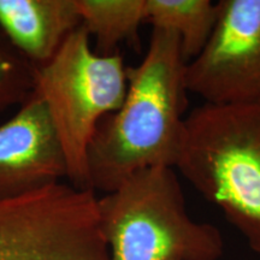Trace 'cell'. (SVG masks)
<instances>
[{
	"instance_id": "5",
	"label": "cell",
	"mask_w": 260,
	"mask_h": 260,
	"mask_svg": "<svg viewBox=\"0 0 260 260\" xmlns=\"http://www.w3.org/2000/svg\"><path fill=\"white\" fill-rule=\"evenodd\" d=\"M206 46L187 63L186 84L211 105L260 103V0H220Z\"/></svg>"
},
{
	"instance_id": "7",
	"label": "cell",
	"mask_w": 260,
	"mask_h": 260,
	"mask_svg": "<svg viewBox=\"0 0 260 260\" xmlns=\"http://www.w3.org/2000/svg\"><path fill=\"white\" fill-rule=\"evenodd\" d=\"M0 260H68L65 224L50 191L0 197Z\"/></svg>"
},
{
	"instance_id": "8",
	"label": "cell",
	"mask_w": 260,
	"mask_h": 260,
	"mask_svg": "<svg viewBox=\"0 0 260 260\" xmlns=\"http://www.w3.org/2000/svg\"><path fill=\"white\" fill-rule=\"evenodd\" d=\"M81 23L76 0H0V29L35 67L56 56Z\"/></svg>"
},
{
	"instance_id": "10",
	"label": "cell",
	"mask_w": 260,
	"mask_h": 260,
	"mask_svg": "<svg viewBox=\"0 0 260 260\" xmlns=\"http://www.w3.org/2000/svg\"><path fill=\"white\" fill-rule=\"evenodd\" d=\"M218 18V4L210 0H146V23L178 35L189 63L206 46Z\"/></svg>"
},
{
	"instance_id": "1",
	"label": "cell",
	"mask_w": 260,
	"mask_h": 260,
	"mask_svg": "<svg viewBox=\"0 0 260 260\" xmlns=\"http://www.w3.org/2000/svg\"><path fill=\"white\" fill-rule=\"evenodd\" d=\"M186 68L178 35L153 29L144 59L126 68L122 106L98 124L88 151L90 189L111 193L136 171L177 167L186 134Z\"/></svg>"
},
{
	"instance_id": "4",
	"label": "cell",
	"mask_w": 260,
	"mask_h": 260,
	"mask_svg": "<svg viewBox=\"0 0 260 260\" xmlns=\"http://www.w3.org/2000/svg\"><path fill=\"white\" fill-rule=\"evenodd\" d=\"M126 68L119 52L98 54L82 27L47 64L35 67L34 93L47 107L63 147L67 178L75 188L90 189L89 146L100 121L124 102Z\"/></svg>"
},
{
	"instance_id": "11",
	"label": "cell",
	"mask_w": 260,
	"mask_h": 260,
	"mask_svg": "<svg viewBox=\"0 0 260 260\" xmlns=\"http://www.w3.org/2000/svg\"><path fill=\"white\" fill-rule=\"evenodd\" d=\"M35 65L10 42L0 29V112L23 105L34 93Z\"/></svg>"
},
{
	"instance_id": "2",
	"label": "cell",
	"mask_w": 260,
	"mask_h": 260,
	"mask_svg": "<svg viewBox=\"0 0 260 260\" xmlns=\"http://www.w3.org/2000/svg\"><path fill=\"white\" fill-rule=\"evenodd\" d=\"M176 168L260 255V103L195 107Z\"/></svg>"
},
{
	"instance_id": "3",
	"label": "cell",
	"mask_w": 260,
	"mask_h": 260,
	"mask_svg": "<svg viewBox=\"0 0 260 260\" xmlns=\"http://www.w3.org/2000/svg\"><path fill=\"white\" fill-rule=\"evenodd\" d=\"M102 234L111 260H219L217 226L195 222L174 168L136 171L98 199Z\"/></svg>"
},
{
	"instance_id": "6",
	"label": "cell",
	"mask_w": 260,
	"mask_h": 260,
	"mask_svg": "<svg viewBox=\"0 0 260 260\" xmlns=\"http://www.w3.org/2000/svg\"><path fill=\"white\" fill-rule=\"evenodd\" d=\"M68 168L47 107L37 94L0 125V197H19L60 183Z\"/></svg>"
},
{
	"instance_id": "9",
	"label": "cell",
	"mask_w": 260,
	"mask_h": 260,
	"mask_svg": "<svg viewBox=\"0 0 260 260\" xmlns=\"http://www.w3.org/2000/svg\"><path fill=\"white\" fill-rule=\"evenodd\" d=\"M81 27L95 38L102 56L119 52L122 42L139 47V28L146 22V0H76Z\"/></svg>"
}]
</instances>
